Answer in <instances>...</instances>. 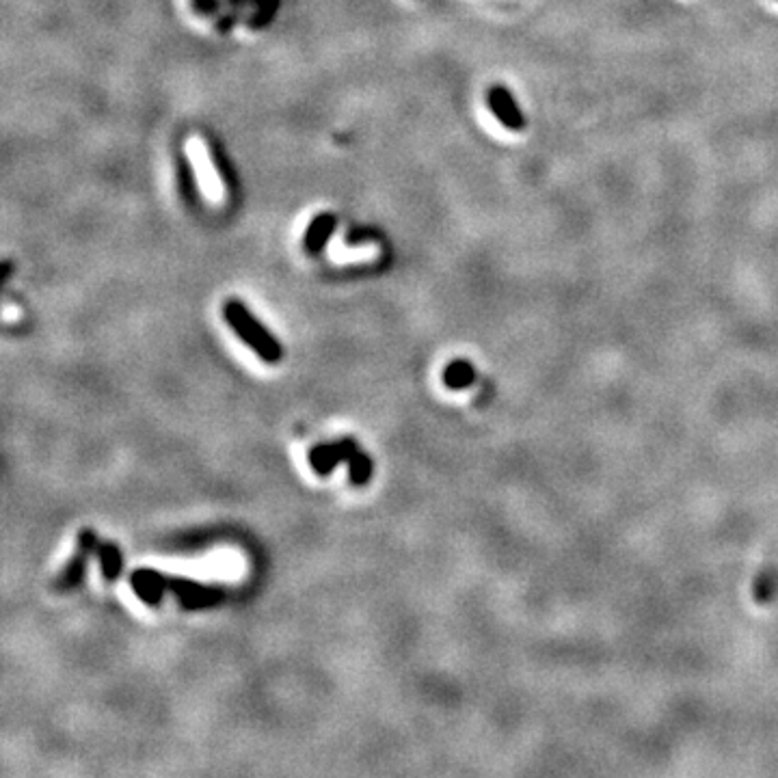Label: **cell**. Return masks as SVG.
I'll list each match as a JSON object with an SVG mask.
<instances>
[{
  "label": "cell",
  "instance_id": "2",
  "mask_svg": "<svg viewBox=\"0 0 778 778\" xmlns=\"http://www.w3.org/2000/svg\"><path fill=\"white\" fill-rule=\"evenodd\" d=\"M165 588H167V593L176 595V599L180 601V606L184 610L212 608L214 603H219L223 597L221 588L201 584V582H195L189 578H180V575H173V578L165 575Z\"/></svg>",
  "mask_w": 778,
  "mask_h": 778
},
{
  "label": "cell",
  "instance_id": "6",
  "mask_svg": "<svg viewBox=\"0 0 778 778\" xmlns=\"http://www.w3.org/2000/svg\"><path fill=\"white\" fill-rule=\"evenodd\" d=\"M338 230V217L333 212H318L303 234V251L307 256H320Z\"/></svg>",
  "mask_w": 778,
  "mask_h": 778
},
{
  "label": "cell",
  "instance_id": "9",
  "mask_svg": "<svg viewBox=\"0 0 778 778\" xmlns=\"http://www.w3.org/2000/svg\"><path fill=\"white\" fill-rule=\"evenodd\" d=\"M444 381L448 387L452 389H461V387H467L469 383L474 381V368L469 361L465 359H456L452 361V364L444 370Z\"/></svg>",
  "mask_w": 778,
  "mask_h": 778
},
{
  "label": "cell",
  "instance_id": "10",
  "mask_svg": "<svg viewBox=\"0 0 778 778\" xmlns=\"http://www.w3.org/2000/svg\"><path fill=\"white\" fill-rule=\"evenodd\" d=\"M348 478H351L355 487L366 485L372 478V459L361 448L353 454V459L348 461Z\"/></svg>",
  "mask_w": 778,
  "mask_h": 778
},
{
  "label": "cell",
  "instance_id": "11",
  "mask_svg": "<svg viewBox=\"0 0 778 778\" xmlns=\"http://www.w3.org/2000/svg\"><path fill=\"white\" fill-rule=\"evenodd\" d=\"M193 165L191 163H182L180 165V182H182V193L186 197H193L195 193V176H193Z\"/></svg>",
  "mask_w": 778,
  "mask_h": 778
},
{
  "label": "cell",
  "instance_id": "12",
  "mask_svg": "<svg viewBox=\"0 0 778 778\" xmlns=\"http://www.w3.org/2000/svg\"><path fill=\"white\" fill-rule=\"evenodd\" d=\"M221 0H193V7L197 13H204V16H212L217 13Z\"/></svg>",
  "mask_w": 778,
  "mask_h": 778
},
{
  "label": "cell",
  "instance_id": "1",
  "mask_svg": "<svg viewBox=\"0 0 778 778\" xmlns=\"http://www.w3.org/2000/svg\"><path fill=\"white\" fill-rule=\"evenodd\" d=\"M223 318L232 331L243 340L253 353L266 364H279L284 357V346L268 331V327L249 310V305L240 299H227L223 303Z\"/></svg>",
  "mask_w": 778,
  "mask_h": 778
},
{
  "label": "cell",
  "instance_id": "3",
  "mask_svg": "<svg viewBox=\"0 0 778 778\" xmlns=\"http://www.w3.org/2000/svg\"><path fill=\"white\" fill-rule=\"evenodd\" d=\"M487 106L491 115L498 119V124L508 132H523L528 128L526 115H523L521 106L506 85L493 83L487 89Z\"/></svg>",
  "mask_w": 778,
  "mask_h": 778
},
{
  "label": "cell",
  "instance_id": "7",
  "mask_svg": "<svg viewBox=\"0 0 778 778\" xmlns=\"http://www.w3.org/2000/svg\"><path fill=\"white\" fill-rule=\"evenodd\" d=\"M130 586L147 606H158L163 601L167 588H165V575L154 569H137L130 575Z\"/></svg>",
  "mask_w": 778,
  "mask_h": 778
},
{
  "label": "cell",
  "instance_id": "4",
  "mask_svg": "<svg viewBox=\"0 0 778 778\" xmlns=\"http://www.w3.org/2000/svg\"><path fill=\"white\" fill-rule=\"evenodd\" d=\"M93 549H96V532H93L91 528L80 530L74 556L63 567L55 584H52L55 586V590H59V593H67V590H74L80 582H83L85 571H87V560L93 554Z\"/></svg>",
  "mask_w": 778,
  "mask_h": 778
},
{
  "label": "cell",
  "instance_id": "8",
  "mask_svg": "<svg viewBox=\"0 0 778 778\" xmlns=\"http://www.w3.org/2000/svg\"><path fill=\"white\" fill-rule=\"evenodd\" d=\"M98 558H100L104 580L115 582L119 575H122V569H124V558H122V552H119V547L111 541H104L98 547Z\"/></svg>",
  "mask_w": 778,
  "mask_h": 778
},
{
  "label": "cell",
  "instance_id": "5",
  "mask_svg": "<svg viewBox=\"0 0 778 778\" xmlns=\"http://www.w3.org/2000/svg\"><path fill=\"white\" fill-rule=\"evenodd\" d=\"M359 450L357 441L353 437H344L331 444H318L310 452H307V463L314 469L318 476H329L340 463H348L353 459V454Z\"/></svg>",
  "mask_w": 778,
  "mask_h": 778
}]
</instances>
